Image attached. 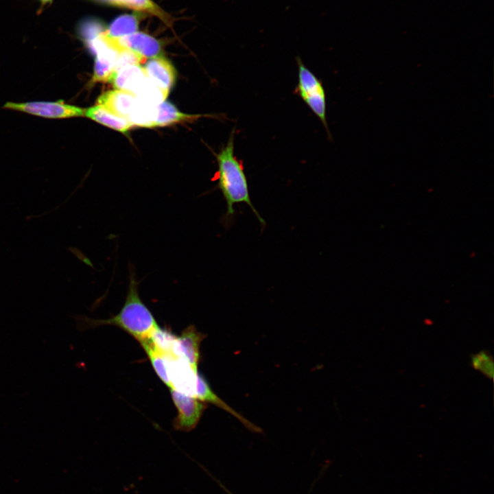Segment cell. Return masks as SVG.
Masks as SVG:
<instances>
[{
  "mask_svg": "<svg viewBox=\"0 0 494 494\" xmlns=\"http://www.w3.org/2000/svg\"><path fill=\"white\" fill-rule=\"evenodd\" d=\"M235 128L232 129L226 145L216 155L218 169L216 178L217 187L222 192L226 203V212L224 216V224L230 226L234 220V204L244 202L254 212L262 225L264 220L254 207L249 193L248 185L242 160L238 159L234 154V138Z\"/></svg>",
  "mask_w": 494,
  "mask_h": 494,
  "instance_id": "cell-1",
  "label": "cell"
},
{
  "mask_svg": "<svg viewBox=\"0 0 494 494\" xmlns=\"http://www.w3.org/2000/svg\"><path fill=\"white\" fill-rule=\"evenodd\" d=\"M89 327L113 325L126 331L139 343L152 337L160 328L149 308L141 300L134 274H130L125 303L119 313L107 319L78 317Z\"/></svg>",
  "mask_w": 494,
  "mask_h": 494,
  "instance_id": "cell-2",
  "label": "cell"
},
{
  "mask_svg": "<svg viewBox=\"0 0 494 494\" xmlns=\"http://www.w3.org/2000/svg\"><path fill=\"white\" fill-rule=\"evenodd\" d=\"M298 65V84L294 93L298 95L309 109L320 119L328 137L331 135L327 122L326 95L322 81L309 69L299 56L296 57Z\"/></svg>",
  "mask_w": 494,
  "mask_h": 494,
  "instance_id": "cell-3",
  "label": "cell"
},
{
  "mask_svg": "<svg viewBox=\"0 0 494 494\" xmlns=\"http://www.w3.org/2000/svg\"><path fill=\"white\" fill-rule=\"evenodd\" d=\"M3 108L50 119L82 117L84 115L85 110L82 108L66 104L62 100L22 103L8 102Z\"/></svg>",
  "mask_w": 494,
  "mask_h": 494,
  "instance_id": "cell-4",
  "label": "cell"
},
{
  "mask_svg": "<svg viewBox=\"0 0 494 494\" xmlns=\"http://www.w3.org/2000/svg\"><path fill=\"white\" fill-rule=\"evenodd\" d=\"M169 390L178 412L173 421L174 429L184 432L191 431L198 424L207 408L206 403L194 396L185 395L175 388Z\"/></svg>",
  "mask_w": 494,
  "mask_h": 494,
  "instance_id": "cell-5",
  "label": "cell"
},
{
  "mask_svg": "<svg viewBox=\"0 0 494 494\" xmlns=\"http://www.w3.org/2000/svg\"><path fill=\"white\" fill-rule=\"evenodd\" d=\"M143 69L147 78L167 97L176 80L173 65L163 57H154L145 63Z\"/></svg>",
  "mask_w": 494,
  "mask_h": 494,
  "instance_id": "cell-6",
  "label": "cell"
},
{
  "mask_svg": "<svg viewBox=\"0 0 494 494\" xmlns=\"http://www.w3.org/2000/svg\"><path fill=\"white\" fill-rule=\"evenodd\" d=\"M205 336L204 334L199 332L193 325H190L182 331L180 336L176 337L178 355L185 358L196 375L198 373L200 343Z\"/></svg>",
  "mask_w": 494,
  "mask_h": 494,
  "instance_id": "cell-7",
  "label": "cell"
},
{
  "mask_svg": "<svg viewBox=\"0 0 494 494\" xmlns=\"http://www.w3.org/2000/svg\"><path fill=\"white\" fill-rule=\"evenodd\" d=\"M137 102L138 99L134 94L118 89L102 93L97 100V104L103 106L111 113L127 119Z\"/></svg>",
  "mask_w": 494,
  "mask_h": 494,
  "instance_id": "cell-8",
  "label": "cell"
},
{
  "mask_svg": "<svg viewBox=\"0 0 494 494\" xmlns=\"http://www.w3.org/2000/svg\"><path fill=\"white\" fill-rule=\"evenodd\" d=\"M114 40L121 49H128L144 58L156 57L161 51L159 42L142 32H134Z\"/></svg>",
  "mask_w": 494,
  "mask_h": 494,
  "instance_id": "cell-9",
  "label": "cell"
},
{
  "mask_svg": "<svg viewBox=\"0 0 494 494\" xmlns=\"http://www.w3.org/2000/svg\"><path fill=\"white\" fill-rule=\"evenodd\" d=\"M146 79L143 67L139 64H130L115 71L110 82L118 90L135 94Z\"/></svg>",
  "mask_w": 494,
  "mask_h": 494,
  "instance_id": "cell-10",
  "label": "cell"
},
{
  "mask_svg": "<svg viewBox=\"0 0 494 494\" xmlns=\"http://www.w3.org/2000/svg\"><path fill=\"white\" fill-rule=\"evenodd\" d=\"M196 397L203 402H209L226 410L239 420L247 428L253 432H259L260 429L252 423L241 416L231 406L222 400L210 388L204 378L199 373L197 375Z\"/></svg>",
  "mask_w": 494,
  "mask_h": 494,
  "instance_id": "cell-11",
  "label": "cell"
},
{
  "mask_svg": "<svg viewBox=\"0 0 494 494\" xmlns=\"http://www.w3.org/2000/svg\"><path fill=\"white\" fill-rule=\"evenodd\" d=\"M159 379L169 388H173L169 375V359L162 353L152 338L140 342Z\"/></svg>",
  "mask_w": 494,
  "mask_h": 494,
  "instance_id": "cell-12",
  "label": "cell"
},
{
  "mask_svg": "<svg viewBox=\"0 0 494 494\" xmlns=\"http://www.w3.org/2000/svg\"><path fill=\"white\" fill-rule=\"evenodd\" d=\"M84 115L96 122L123 133L127 132L132 126L127 119L118 117L98 104L85 109Z\"/></svg>",
  "mask_w": 494,
  "mask_h": 494,
  "instance_id": "cell-13",
  "label": "cell"
},
{
  "mask_svg": "<svg viewBox=\"0 0 494 494\" xmlns=\"http://www.w3.org/2000/svg\"><path fill=\"white\" fill-rule=\"evenodd\" d=\"M199 116L183 113L172 103L163 101L156 106V115L153 127L167 126L181 121L197 119Z\"/></svg>",
  "mask_w": 494,
  "mask_h": 494,
  "instance_id": "cell-14",
  "label": "cell"
},
{
  "mask_svg": "<svg viewBox=\"0 0 494 494\" xmlns=\"http://www.w3.org/2000/svg\"><path fill=\"white\" fill-rule=\"evenodd\" d=\"M116 6L128 8L151 13L161 20L169 22V17L157 5L151 0H96Z\"/></svg>",
  "mask_w": 494,
  "mask_h": 494,
  "instance_id": "cell-15",
  "label": "cell"
},
{
  "mask_svg": "<svg viewBox=\"0 0 494 494\" xmlns=\"http://www.w3.org/2000/svg\"><path fill=\"white\" fill-rule=\"evenodd\" d=\"M156 115V106L146 104L138 99L137 104L128 120L132 126L153 127Z\"/></svg>",
  "mask_w": 494,
  "mask_h": 494,
  "instance_id": "cell-16",
  "label": "cell"
},
{
  "mask_svg": "<svg viewBox=\"0 0 494 494\" xmlns=\"http://www.w3.org/2000/svg\"><path fill=\"white\" fill-rule=\"evenodd\" d=\"M137 28L138 20L135 16L122 15L112 23L104 34L108 37L119 38L136 32Z\"/></svg>",
  "mask_w": 494,
  "mask_h": 494,
  "instance_id": "cell-17",
  "label": "cell"
},
{
  "mask_svg": "<svg viewBox=\"0 0 494 494\" xmlns=\"http://www.w3.org/2000/svg\"><path fill=\"white\" fill-rule=\"evenodd\" d=\"M472 368L492 379L494 374L493 359L487 351H480L471 355Z\"/></svg>",
  "mask_w": 494,
  "mask_h": 494,
  "instance_id": "cell-18",
  "label": "cell"
},
{
  "mask_svg": "<svg viewBox=\"0 0 494 494\" xmlns=\"http://www.w3.org/2000/svg\"><path fill=\"white\" fill-rule=\"evenodd\" d=\"M145 59V58L141 57L136 53L124 49L118 54V56L115 62V71L124 66L139 64Z\"/></svg>",
  "mask_w": 494,
  "mask_h": 494,
  "instance_id": "cell-19",
  "label": "cell"
},
{
  "mask_svg": "<svg viewBox=\"0 0 494 494\" xmlns=\"http://www.w3.org/2000/svg\"><path fill=\"white\" fill-rule=\"evenodd\" d=\"M43 5L51 2L53 0H39Z\"/></svg>",
  "mask_w": 494,
  "mask_h": 494,
  "instance_id": "cell-20",
  "label": "cell"
}]
</instances>
